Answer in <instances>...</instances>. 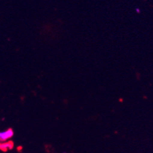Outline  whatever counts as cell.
Listing matches in <instances>:
<instances>
[{
    "mask_svg": "<svg viewBox=\"0 0 153 153\" xmlns=\"http://www.w3.org/2000/svg\"><path fill=\"white\" fill-rule=\"evenodd\" d=\"M13 148H14V143L12 141L0 143V150L3 152H6L8 150H10Z\"/></svg>",
    "mask_w": 153,
    "mask_h": 153,
    "instance_id": "2",
    "label": "cell"
},
{
    "mask_svg": "<svg viewBox=\"0 0 153 153\" xmlns=\"http://www.w3.org/2000/svg\"><path fill=\"white\" fill-rule=\"evenodd\" d=\"M14 132L12 129H8L3 131H0V143L8 142L14 136Z\"/></svg>",
    "mask_w": 153,
    "mask_h": 153,
    "instance_id": "1",
    "label": "cell"
}]
</instances>
